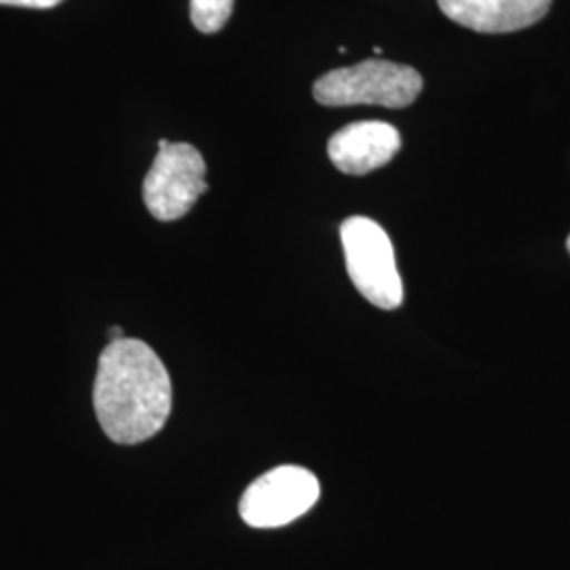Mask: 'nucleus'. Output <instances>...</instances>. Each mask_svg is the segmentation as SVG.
Returning <instances> with one entry per match:
<instances>
[{
  "instance_id": "nucleus-7",
  "label": "nucleus",
  "mask_w": 570,
  "mask_h": 570,
  "mask_svg": "<svg viewBox=\"0 0 570 570\" xmlns=\"http://www.w3.org/2000/svg\"><path fill=\"white\" fill-rule=\"evenodd\" d=\"M450 20L484 35H505L543 20L551 0H438Z\"/></svg>"
},
{
  "instance_id": "nucleus-5",
  "label": "nucleus",
  "mask_w": 570,
  "mask_h": 570,
  "mask_svg": "<svg viewBox=\"0 0 570 570\" xmlns=\"http://www.w3.org/2000/svg\"><path fill=\"white\" fill-rule=\"evenodd\" d=\"M320 480L308 469L282 465L247 487L239 513L254 529H279L305 515L320 501Z\"/></svg>"
},
{
  "instance_id": "nucleus-2",
  "label": "nucleus",
  "mask_w": 570,
  "mask_h": 570,
  "mask_svg": "<svg viewBox=\"0 0 570 570\" xmlns=\"http://www.w3.org/2000/svg\"><path fill=\"white\" fill-rule=\"evenodd\" d=\"M423 77L404 63L367 60L338 68L317 79L315 100L324 106L376 104L385 108H406L419 98Z\"/></svg>"
},
{
  "instance_id": "nucleus-4",
  "label": "nucleus",
  "mask_w": 570,
  "mask_h": 570,
  "mask_svg": "<svg viewBox=\"0 0 570 570\" xmlns=\"http://www.w3.org/2000/svg\"><path fill=\"white\" fill-rule=\"evenodd\" d=\"M205 171V159L195 146L165 144L144 180L146 209L161 223L184 218L207 193Z\"/></svg>"
},
{
  "instance_id": "nucleus-10",
  "label": "nucleus",
  "mask_w": 570,
  "mask_h": 570,
  "mask_svg": "<svg viewBox=\"0 0 570 570\" xmlns=\"http://www.w3.org/2000/svg\"><path fill=\"white\" fill-rule=\"evenodd\" d=\"M108 338H110V343H112V341H121V338H125V334H122V327H110V330H108Z\"/></svg>"
},
{
  "instance_id": "nucleus-1",
  "label": "nucleus",
  "mask_w": 570,
  "mask_h": 570,
  "mask_svg": "<svg viewBox=\"0 0 570 570\" xmlns=\"http://www.w3.org/2000/svg\"><path fill=\"white\" fill-rule=\"evenodd\" d=\"M171 379L161 357L138 338L112 341L98 360L94 407L104 433L117 444L155 438L171 414Z\"/></svg>"
},
{
  "instance_id": "nucleus-9",
  "label": "nucleus",
  "mask_w": 570,
  "mask_h": 570,
  "mask_svg": "<svg viewBox=\"0 0 570 570\" xmlns=\"http://www.w3.org/2000/svg\"><path fill=\"white\" fill-rule=\"evenodd\" d=\"M63 0H0L7 7H26V9H53Z\"/></svg>"
},
{
  "instance_id": "nucleus-8",
  "label": "nucleus",
  "mask_w": 570,
  "mask_h": 570,
  "mask_svg": "<svg viewBox=\"0 0 570 570\" xmlns=\"http://www.w3.org/2000/svg\"><path fill=\"white\" fill-rule=\"evenodd\" d=\"M235 0H190V20L193 26L204 32H220L230 20Z\"/></svg>"
},
{
  "instance_id": "nucleus-11",
  "label": "nucleus",
  "mask_w": 570,
  "mask_h": 570,
  "mask_svg": "<svg viewBox=\"0 0 570 570\" xmlns=\"http://www.w3.org/2000/svg\"><path fill=\"white\" fill-rule=\"evenodd\" d=\"M567 247H569V252H570V237H569V242H567Z\"/></svg>"
},
{
  "instance_id": "nucleus-6",
  "label": "nucleus",
  "mask_w": 570,
  "mask_h": 570,
  "mask_svg": "<svg viewBox=\"0 0 570 570\" xmlns=\"http://www.w3.org/2000/svg\"><path fill=\"white\" fill-rule=\"evenodd\" d=\"M400 131L383 121L351 122L327 142L330 161L348 176H364L387 165L400 150Z\"/></svg>"
},
{
  "instance_id": "nucleus-3",
  "label": "nucleus",
  "mask_w": 570,
  "mask_h": 570,
  "mask_svg": "<svg viewBox=\"0 0 570 570\" xmlns=\"http://www.w3.org/2000/svg\"><path fill=\"white\" fill-rule=\"evenodd\" d=\"M341 242L348 277L367 303L387 311L402 305L404 284L385 228L364 216H353L341 226Z\"/></svg>"
}]
</instances>
